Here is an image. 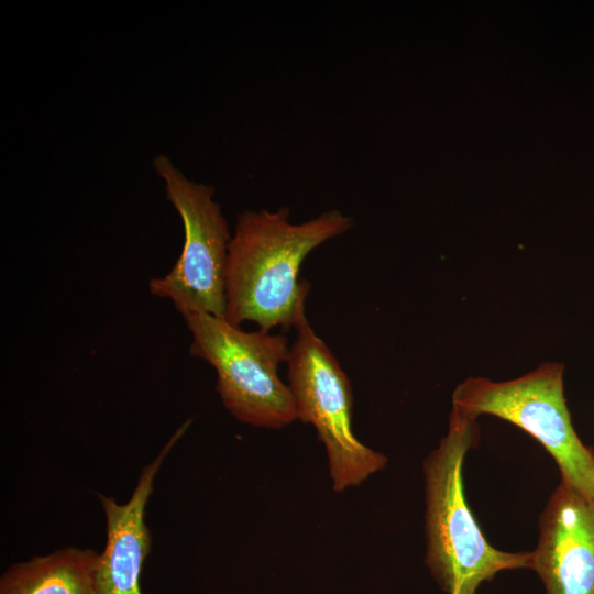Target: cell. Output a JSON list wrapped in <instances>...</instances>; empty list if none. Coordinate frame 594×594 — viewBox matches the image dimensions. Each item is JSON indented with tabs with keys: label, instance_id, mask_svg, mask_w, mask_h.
Here are the masks:
<instances>
[{
	"label": "cell",
	"instance_id": "7",
	"mask_svg": "<svg viewBox=\"0 0 594 594\" xmlns=\"http://www.w3.org/2000/svg\"><path fill=\"white\" fill-rule=\"evenodd\" d=\"M531 556L547 594H594V501L561 482L543 510Z\"/></svg>",
	"mask_w": 594,
	"mask_h": 594
},
{
	"label": "cell",
	"instance_id": "5",
	"mask_svg": "<svg viewBox=\"0 0 594 594\" xmlns=\"http://www.w3.org/2000/svg\"><path fill=\"white\" fill-rule=\"evenodd\" d=\"M295 329L287 375L297 418L315 427L327 452L332 488L342 493L383 470L387 459L353 433L352 386L333 353L307 318Z\"/></svg>",
	"mask_w": 594,
	"mask_h": 594
},
{
	"label": "cell",
	"instance_id": "9",
	"mask_svg": "<svg viewBox=\"0 0 594 594\" xmlns=\"http://www.w3.org/2000/svg\"><path fill=\"white\" fill-rule=\"evenodd\" d=\"M100 553L67 547L11 564L0 579V594H96Z\"/></svg>",
	"mask_w": 594,
	"mask_h": 594
},
{
	"label": "cell",
	"instance_id": "8",
	"mask_svg": "<svg viewBox=\"0 0 594 594\" xmlns=\"http://www.w3.org/2000/svg\"><path fill=\"white\" fill-rule=\"evenodd\" d=\"M184 424L148 464L144 465L132 495L124 504L97 494L106 517V544L100 553L96 594H144L141 573L151 552L152 536L146 525V507L164 460L183 437Z\"/></svg>",
	"mask_w": 594,
	"mask_h": 594
},
{
	"label": "cell",
	"instance_id": "3",
	"mask_svg": "<svg viewBox=\"0 0 594 594\" xmlns=\"http://www.w3.org/2000/svg\"><path fill=\"white\" fill-rule=\"evenodd\" d=\"M185 321L193 337L190 355L215 369L217 392L237 420L268 429L298 420L292 392L278 375L290 352L285 336L244 331L210 315L188 316Z\"/></svg>",
	"mask_w": 594,
	"mask_h": 594
},
{
	"label": "cell",
	"instance_id": "1",
	"mask_svg": "<svg viewBox=\"0 0 594 594\" xmlns=\"http://www.w3.org/2000/svg\"><path fill=\"white\" fill-rule=\"evenodd\" d=\"M352 226L353 219L337 209L301 223L290 222L287 207L239 215L226 270V320L234 326L252 321L268 332L295 328L307 318L310 285L299 279L302 262Z\"/></svg>",
	"mask_w": 594,
	"mask_h": 594
},
{
	"label": "cell",
	"instance_id": "2",
	"mask_svg": "<svg viewBox=\"0 0 594 594\" xmlns=\"http://www.w3.org/2000/svg\"><path fill=\"white\" fill-rule=\"evenodd\" d=\"M475 420L452 408L448 433L424 463L426 563L448 594H476L501 571L531 569V552L501 551L486 540L465 501L462 466Z\"/></svg>",
	"mask_w": 594,
	"mask_h": 594
},
{
	"label": "cell",
	"instance_id": "6",
	"mask_svg": "<svg viewBox=\"0 0 594 594\" xmlns=\"http://www.w3.org/2000/svg\"><path fill=\"white\" fill-rule=\"evenodd\" d=\"M164 179L167 198L180 216L185 230L182 253L163 277L152 278V295L168 299L185 318L210 315L224 318L226 270L231 241L215 188L189 180L164 155L153 162Z\"/></svg>",
	"mask_w": 594,
	"mask_h": 594
},
{
	"label": "cell",
	"instance_id": "4",
	"mask_svg": "<svg viewBox=\"0 0 594 594\" xmlns=\"http://www.w3.org/2000/svg\"><path fill=\"white\" fill-rule=\"evenodd\" d=\"M563 371V364L546 363L506 382L469 377L457 386L452 408L473 419L487 414L521 428L556 460L561 482L594 501V453L572 426Z\"/></svg>",
	"mask_w": 594,
	"mask_h": 594
}]
</instances>
